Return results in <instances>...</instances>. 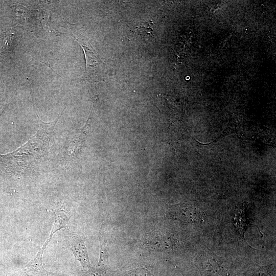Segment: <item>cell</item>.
Here are the masks:
<instances>
[{
	"instance_id": "cell-2",
	"label": "cell",
	"mask_w": 276,
	"mask_h": 276,
	"mask_svg": "<svg viewBox=\"0 0 276 276\" xmlns=\"http://www.w3.org/2000/svg\"><path fill=\"white\" fill-rule=\"evenodd\" d=\"M90 123L89 118L85 125L66 142L65 145V154L67 158L76 157L84 146L86 137L90 130Z\"/></svg>"
},
{
	"instance_id": "cell-9",
	"label": "cell",
	"mask_w": 276,
	"mask_h": 276,
	"mask_svg": "<svg viewBox=\"0 0 276 276\" xmlns=\"http://www.w3.org/2000/svg\"><path fill=\"white\" fill-rule=\"evenodd\" d=\"M151 24L152 22L150 21L142 22L141 25L136 26L134 28L133 31L142 37L146 36H151L153 35V29L151 28Z\"/></svg>"
},
{
	"instance_id": "cell-11",
	"label": "cell",
	"mask_w": 276,
	"mask_h": 276,
	"mask_svg": "<svg viewBox=\"0 0 276 276\" xmlns=\"http://www.w3.org/2000/svg\"><path fill=\"white\" fill-rule=\"evenodd\" d=\"M101 264L102 262L100 261L98 266L85 270L80 276H105V270Z\"/></svg>"
},
{
	"instance_id": "cell-4",
	"label": "cell",
	"mask_w": 276,
	"mask_h": 276,
	"mask_svg": "<svg viewBox=\"0 0 276 276\" xmlns=\"http://www.w3.org/2000/svg\"><path fill=\"white\" fill-rule=\"evenodd\" d=\"M70 248L75 258L78 260L83 269H88L91 267L89 261L85 241L77 235L71 234Z\"/></svg>"
},
{
	"instance_id": "cell-3",
	"label": "cell",
	"mask_w": 276,
	"mask_h": 276,
	"mask_svg": "<svg viewBox=\"0 0 276 276\" xmlns=\"http://www.w3.org/2000/svg\"><path fill=\"white\" fill-rule=\"evenodd\" d=\"M50 241L47 239L36 256L24 268L21 276H65L47 271L43 267L42 257L44 249Z\"/></svg>"
},
{
	"instance_id": "cell-1",
	"label": "cell",
	"mask_w": 276,
	"mask_h": 276,
	"mask_svg": "<svg viewBox=\"0 0 276 276\" xmlns=\"http://www.w3.org/2000/svg\"><path fill=\"white\" fill-rule=\"evenodd\" d=\"M169 213L174 219L183 223L200 224L204 220L203 212L196 206L190 203L172 205Z\"/></svg>"
},
{
	"instance_id": "cell-7",
	"label": "cell",
	"mask_w": 276,
	"mask_h": 276,
	"mask_svg": "<svg viewBox=\"0 0 276 276\" xmlns=\"http://www.w3.org/2000/svg\"><path fill=\"white\" fill-rule=\"evenodd\" d=\"M151 246L161 250H168L173 248L174 242L173 239L165 235L157 236L150 239Z\"/></svg>"
},
{
	"instance_id": "cell-10",
	"label": "cell",
	"mask_w": 276,
	"mask_h": 276,
	"mask_svg": "<svg viewBox=\"0 0 276 276\" xmlns=\"http://www.w3.org/2000/svg\"><path fill=\"white\" fill-rule=\"evenodd\" d=\"M274 267L270 265L252 270L246 276H274Z\"/></svg>"
},
{
	"instance_id": "cell-12",
	"label": "cell",
	"mask_w": 276,
	"mask_h": 276,
	"mask_svg": "<svg viewBox=\"0 0 276 276\" xmlns=\"http://www.w3.org/2000/svg\"><path fill=\"white\" fill-rule=\"evenodd\" d=\"M123 276H152L146 268L141 267L130 270L125 272Z\"/></svg>"
},
{
	"instance_id": "cell-8",
	"label": "cell",
	"mask_w": 276,
	"mask_h": 276,
	"mask_svg": "<svg viewBox=\"0 0 276 276\" xmlns=\"http://www.w3.org/2000/svg\"><path fill=\"white\" fill-rule=\"evenodd\" d=\"M77 41L82 46V48L84 51L86 62V70L89 68V67L92 66H93L97 63L101 62L98 55L97 54L95 51L94 50L93 48H91V47H89L84 43L78 40Z\"/></svg>"
},
{
	"instance_id": "cell-5",
	"label": "cell",
	"mask_w": 276,
	"mask_h": 276,
	"mask_svg": "<svg viewBox=\"0 0 276 276\" xmlns=\"http://www.w3.org/2000/svg\"><path fill=\"white\" fill-rule=\"evenodd\" d=\"M220 265L217 259L210 255H203L199 259V268L203 276H219L221 272Z\"/></svg>"
},
{
	"instance_id": "cell-6",
	"label": "cell",
	"mask_w": 276,
	"mask_h": 276,
	"mask_svg": "<svg viewBox=\"0 0 276 276\" xmlns=\"http://www.w3.org/2000/svg\"><path fill=\"white\" fill-rule=\"evenodd\" d=\"M55 218L50 234L48 238L51 241L52 236L57 231L63 228H67V225L71 217V213L66 209L60 208L54 211Z\"/></svg>"
}]
</instances>
